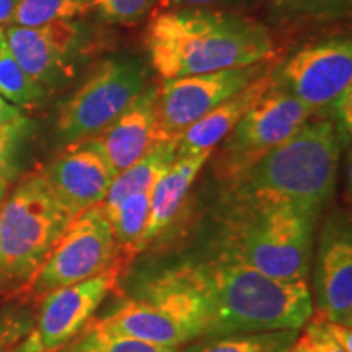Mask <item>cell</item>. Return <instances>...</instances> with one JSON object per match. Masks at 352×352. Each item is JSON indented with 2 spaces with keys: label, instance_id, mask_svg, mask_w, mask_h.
Listing matches in <instances>:
<instances>
[{
  "label": "cell",
  "instance_id": "31",
  "mask_svg": "<svg viewBox=\"0 0 352 352\" xmlns=\"http://www.w3.org/2000/svg\"><path fill=\"white\" fill-rule=\"evenodd\" d=\"M232 0H158V7L165 10H175V8H204L208 6H217V3H227Z\"/></svg>",
  "mask_w": 352,
  "mask_h": 352
},
{
  "label": "cell",
  "instance_id": "28",
  "mask_svg": "<svg viewBox=\"0 0 352 352\" xmlns=\"http://www.w3.org/2000/svg\"><path fill=\"white\" fill-rule=\"evenodd\" d=\"M333 116L336 118L334 124L340 131L341 139L349 138L351 127H352V87L342 91L338 96V100L331 104Z\"/></svg>",
  "mask_w": 352,
  "mask_h": 352
},
{
  "label": "cell",
  "instance_id": "9",
  "mask_svg": "<svg viewBox=\"0 0 352 352\" xmlns=\"http://www.w3.org/2000/svg\"><path fill=\"white\" fill-rule=\"evenodd\" d=\"M315 111L272 85L223 139L217 175L228 179L302 129Z\"/></svg>",
  "mask_w": 352,
  "mask_h": 352
},
{
  "label": "cell",
  "instance_id": "37",
  "mask_svg": "<svg viewBox=\"0 0 352 352\" xmlns=\"http://www.w3.org/2000/svg\"><path fill=\"white\" fill-rule=\"evenodd\" d=\"M0 349H2V333H0Z\"/></svg>",
  "mask_w": 352,
  "mask_h": 352
},
{
  "label": "cell",
  "instance_id": "16",
  "mask_svg": "<svg viewBox=\"0 0 352 352\" xmlns=\"http://www.w3.org/2000/svg\"><path fill=\"white\" fill-rule=\"evenodd\" d=\"M155 103L157 90L147 88L111 124L94 138H88L100 148L116 175L160 145L155 134Z\"/></svg>",
  "mask_w": 352,
  "mask_h": 352
},
{
  "label": "cell",
  "instance_id": "12",
  "mask_svg": "<svg viewBox=\"0 0 352 352\" xmlns=\"http://www.w3.org/2000/svg\"><path fill=\"white\" fill-rule=\"evenodd\" d=\"M7 47L26 74L43 88L59 87L76 76L88 51V34L80 21L25 28L8 26Z\"/></svg>",
  "mask_w": 352,
  "mask_h": 352
},
{
  "label": "cell",
  "instance_id": "24",
  "mask_svg": "<svg viewBox=\"0 0 352 352\" xmlns=\"http://www.w3.org/2000/svg\"><path fill=\"white\" fill-rule=\"evenodd\" d=\"M0 95L20 107H32L44 98V88L25 72L7 46L0 52Z\"/></svg>",
  "mask_w": 352,
  "mask_h": 352
},
{
  "label": "cell",
  "instance_id": "19",
  "mask_svg": "<svg viewBox=\"0 0 352 352\" xmlns=\"http://www.w3.org/2000/svg\"><path fill=\"white\" fill-rule=\"evenodd\" d=\"M175 160L176 142L157 145L144 158L114 176L107 197L98 204L100 209L108 215L126 196L134 192H152L158 179L165 175Z\"/></svg>",
  "mask_w": 352,
  "mask_h": 352
},
{
  "label": "cell",
  "instance_id": "15",
  "mask_svg": "<svg viewBox=\"0 0 352 352\" xmlns=\"http://www.w3.org/2000/svg\"><path fill=\"white\" fill-rule=\"evenodd\" d=\"M320 318L351 327L352 240L349 226L329 222L323 230L315 271Z\"/></svg>",
  "mask_w": 352,
  "mask_h": 352
},
{
  "label": "cell",
  "instance_id": "29",
  "mask_svg": "<svg viewBox=\"0 0 352 352\" xmlns=\"http://www.w3.org/2000/svg\"><path fill=\"white\" fill-rule=\"evenodd\" d=\"M305 334H307L308 341H310L314 352H346L327 333V329H324V324H323V320L321 318L315 320L311 324H308Z\"/></svg>",
  "mask_w": 352,
  "mask_h": 352
},
{
  "label": "cell",
  "instance_id": "23",
  "mask_svg": "<svg viewBox=\"0 0 352 352\" xmlns=\"http://www.w3.org/2000/svg\"><path fill=\"white\" fill-rule=\"evenodd\" d=\"M64 352H176V349L109 331L96 323Z\"/></svg>",
  "mask_w": 352,
  "mask_h": 352
},
{
  "label": "cell",
  "instance_id": "32",
  "mask_svg": "<svg viewBox=\"0 0 352 352\" xmlns=\"http://www.w3.org/2000/svg\"><path fill=\"white\" fill-rule=\"evenodd\" d=\"M21 116H23V114L20 113V109L8 103V101L3 98L2 95H0V124H3V122L15 121Z\"/></svg>",
  "mask_w": 352,
  "mask_h": 352
},
{
  "label": "cell",
  "instance_id": "3",
  "mask_svg": "<svg viewBox=\"0 0 352 352\" xmlns=\"http://www.w3.org/2000/svg\"><path fill=\"white\" fill-rule=\"evenodd\" d=\"M210 298L206 336L298 331L314 311L307 280H283L217 256L199 264Z\"/></svg>",
  "mask_w": 352,
  "mask_h": 352
},
{
  "label": "cell",
  "instance_id": "33",
  "mask_svg": "<svg viewBox=\"0 0 352 352\" xmlns=\"http://www.w3.org/2000/svg\"><path fill=\"white\" fill-rule=\"evenodd\" d=\"M19 3L20 0H0V26L12 25L13 13H15V8Z\"/></svg>",
  "mask_w": 352,
  "mask_h": 352
},
{
  "label": "cell",
  "instance_id": "8",
  "mask_svg": "<svg viewBox=\"0 0 352 352\" xmlns=\"http://www.w3.org/2000/svg\"><path fill=\"white\" fill-rule=\"evenodd\" d=\"M118 253L111 223L100 206L85 209L69 222L28 287L36 296L101 274Z\"/></svg>",
  "mask_w": 352,
  "mask_h": 352
},
{
  "label": "cell",
  "instance_id": "30",
  "mask_svg": "<svg viewBox=\"0 0 352 352\" xmlns=\"http://www.w3.org/2000/svg\"><path fill=\"white\" fill-rule=\"evenodd\" d=\"M323 324H324V329H327V333L342 347V349L346 352H352L351 327H346V324L334 323V321H327V320H323Z\"/></svg>",
  "mask_w": 352,
  "mask_h": 352
},
{
  "label": "cell",
  "instance_id": "27",
  "mask_svg": "<svg viewBox=\"0 0 352 352\" xmlns=\"http://www.w3.org/2000/svg\"><path fill=\"white\" fill-rule=\"evenodd\" d=\"M30 131V122L23 116L0 124V178L12 179L16 173L15 157L21 140Z\"/></svg>",
  "mask_w": 352,
  "mask_h": 352
},
{
  "label": "cell",
  "instance_id": "25",
  "mask_svg": "<svg viewBox=\"0 0 352 352\" xmlns=\"http://www.w3.org/2000/svg\"><path fill=\"white\" fill-rule=\"evenodd\" d=\"M283 19H334L349 10L351 0H270Z\"/></svg>",
  "mask_w": 352,
  "mask_h": 352
},
{
  "label": "cell",
  "instance_id": "21",
  "mask_svg": "<svg viewBox=\"0 0 352 352\" xmlns=\"http://www.w3.org/2000/svg\"><path fill=\"white\" fill-rule=\"evenodd\" d=\"M151 197L152 192H134L126 196L107 215L118 246L139 248L151 214Z\"/></svg>",
  "mask_w": 352,
  "mask_h": 352
},
{
  "label": "cell",
  "instance_id": "26",
  "mask_svg": "<svg viewBox=\"0 0 352 352\" xmlns=\"http://www.w3.org/2000/svg\"><path fill=\"white\" fill-rule=\"evenodd\" d=\"M157 0H91L103 20L118 25L138 23L152 10Z\"/></svg>",
  "mask_w": 352,
  "mask_h": 352
},
{
  "label": "cell",
  "instance_id": "5",
  "mask_svg": "<svg viewBox=\"0 0 352 352\" xmlns=\"http://www.w3.org/2000/svg\"><path fill=\"white\" fill-rule=\"evenodd\" d=\"M318 212L296 206L226 210L219 256L283 280L305 279Z\"/></svg>",
  "mask_w": 352,
  "mask_h": 352
},
{
  "label": "cell",
  "instance_id": "36",
  "mask_svg": "<svg viewBox=\"0 0 352 352\" xmlns=\"http://www.w3.org/2000/svg\"><path fill=\"white\" fill-rule=\"evenodd\" d=\"M6 186H7V182H6V179L0 178V201H2L3 192H6Z\"/></svg>",
  "mask_w": 352,
  "mask_h": 352
},
{
  "label": "cell",
  "instance_id": "11",
  "mask_svg": "<svg viewBox=\"0 0 352 352\" xmlns=\"http://www.w3.org/2000/svg\"><path fill=\"white\" fill-rule=\"evenodd\" d=\"M272 85L314 111L331 108L352 87V43L331 38L298 50L272 74Z\"/></svg>",
  "mask_w": 352,
  "mask_h": 352
},
{
  "label": "cell",
  "instance_id": "34",
  "mask_svg": "<svg viewBox=\"0 0 352 352\" xmlns=\"http://www.w3.org/2000/svg\"><path fill=\"white\" fill-rule=\"evenodd\" d=\"M290 352H314L310 341H308V338H307V334H303L302 338H298V340L294 342V346L290 347Z\"/></svg>",
  "mask_w": 352,
  "mask_h": 352
},
{
  "label": "cell",
  "instance_id": "6",
  "mask_svg": "<svg viewBox=\"0 0 352 352\" xmlns=\"http://www.w3.org/2000/svg\"><path fill=\"white\" fill-rule=\"evenodd\" d=\"M72 219L44 173L21 179L0 206V294L30 284Z\"/></svg>",
  "mask_w": 352,
  "mask_h": 352
},
{
  "label": "cell",
  "instance_id": "20",
  "mask_svg": "<svg viewBox=\"0 0 352 352\" xmlns=\"http://www.w3.org/2000/svg\"><path fill=\"white\" fill-rule=\"evenodd\" d=\"M91 8V0H20L10 26L34 28L54 21H72L87 15Z\"/></svg>",
  "mask_w": 352,
  "mask_h": 352
},
{
  "label": "cell",
  "instance_id": "2",
  "mask_svg": "<svg viewBox=\"0 0 352 352\" xmlns=\"http://www.w3.org/2000/svg\"><path fill=\"white\" fill-rule=\"evenodd\" d=\"M152 67L165 80L270 60V30L248 16L175 8L155 15L145 32Z\"/></svg>",
  "mask_w": 352,
  "mask_h": 352
},
{
  "label": "cell",
  "instance_id": "10",
  "mask_svg": "<svg viewBox=\"0 0 352 352\" xmlns=\"http://www.w3.org/2000/svg\"><path fill=\"white\" fill-rule=\"evenodd\" d=\"M272 67L274 65L270 60H264L245 67L166 80L165 85L157 90V142L178 144L189 126Z\"/></svg>",
  "mask_w": 352,
  "mask_h": 352
},
{
  "label": "cell",
  "instance_id": "18",
  "mask_svg": "<svg viewBox=\"0 0 352 352\" xmlns=\"http://www.w3.org/2000/svg\"><path fill=\"white\" fill-rule=\"evenodd\" d=\"M210 155H212V151H202L192 155L176 158L170 168L165 171V175L158 179L155 188L152 189L151 214H148L139 248L147 245L170 226L182 208L189 186Z\"/></svg>",
  "mask_w": 352,
  "mask_h": 352
},
{
  "label": "cell",
  "instance_id": "1",
  "mask_svg": "<svg viewBox=\"0 0 352 352\" xmlns=\"http://www.w3.org/2000/svg\"><path fill=\"white\" fill-rule=\"evenodd\" d=\"M340 142L334 121H307L297 134L226 179V210L296 206L320 212L336 184Z\"/></svg>",
  "mask_w": 352,
  "mask_h": 352
},
{
  "label": "cell",
  "instance_id": "17",
  "mask_svg": "<svg viewBox=\"0 0 352 352\" xmlns=\"http://www.w3.org/2000/svg\"><path fill=\"white\" fill-rule=\"evenodd\" d=\"M274 69L276 65L250 82L230 98L222 101L219 107H215L195 124L189 126L176 144V158L192 155L202 151H212L215 145L222 142L233 131V127L239 124L243 114L270 91Z\"/></svg>",
  "mask_w": 352,
  "mask_h": 352
},
{
  "label": "cell",
  "instance_id": "7",
  "mask_svg": "<svg viewBox=\"0 0 352 352\" xmlns=\"http://www.w3.org/2000/svg\"><path fill=\"white\" fill-rule=\"evenodd\" d=\"M147 90L142 65L131 57H113L94 70L60 104L56 131L67 142L94 138L111 124Z\"/></svg>",
  "mask_w": 352,
  "mask_h": 352
},
{
  "label": "cell",
  "instance_id": "13",
  "mask_svg": "<svg viewBox=\"0 0 352 352\" xmlns=\"http://www.w3.org/2000/svg\"><path fill=\"white\" fill-rule=\"evenodd\" d=\"M118 274V266H109L91 279L46 294L39 308L36 327L20 352H57L67 346L108 296Z\"/></svg>",
  "mask_w": 352,
  "mask_h": 352
},
{
  "label": "cell",
  "instance_id": "22",
  "mask_svg": "<svg viewBox=\"0 0 352 352\" xmlns=\"http://www.w3.org/2000/svg\"><path fill=\"white\" fill-rule=\"evenodd\" d=\"M297 340V331L253 333L222 336L215 341L206 342L195 352H290V347Z\"/></svg>",
  "mask_w": 352,
  "mask_h": 352
},
{
  "label": "cell",
  "instance_id": "35",
  "mask_svg": "<svg viewBox=\"0 0 352 352\" xmlns=\"http://www.w3.org/2000/svg\"><path fill=\"white\" fill-rule=\"evenodd\" d=\"M7 46V39H6V33H3V30L0 28V52H2L3 47Z\"/></svg>",
  "mask_w": 352,
  "mask_h": 352
},
{
  "label": "cell",
  "instance_id": "4",
  "mask_svg": "<svg viewBox=\"0 0 352 352\" xmlns=\"http://www.w3.org/2000/svg\"><path fill=\"white\" fill-rule=\"evenodd\" d=\"M98 324L166 347L206 336L210 327V298L199 264L153 277Z\"/></svg>",
  "mask_w": 352,
  "mask_h": 352
},
{
  "label": "cell",
  "instance_id": "14",
  "mask_svg": "<svg viewBox=\"0 0 352 352\" xmlns=\"http://www.w3.org/2000/svg\"><path fill=\"white\" fill-rule=\"evenodd\" d=\"M43 173L70 217L103 202L116 176L90 139L70 144Z\"/></svg>",
  "mask_w": 352,
  "mask_h": 352
}]
</instances>
